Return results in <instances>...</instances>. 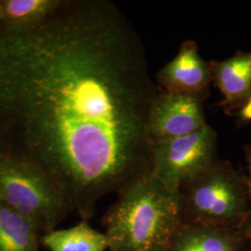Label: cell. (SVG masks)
Returning a JSON list of instances; mask_svg holds the SVG:
<instances>
[{"label":"cell","instance_id":"obj_10","mask_svg":"<svg viewBox=\"0 0 251 251\" xmlns=\"http://www.w3.org/2000/svg\"><path fill=\"white\" fill-rule=\"evenodd\" d=\"M41 243L50 251H108L105 233L95 230L87 221L67 229H55L46 233Z\"/></svg>","mask_w":251,"mask_h":251},{"label":"cell","instance_id":"obj_8","mask_svg":"<svg viewBox=\"0 0 251 251\" xmlns=\"http://www.w3.org/2000/svg\"><path fill=\"white\" fill-rule=\"evenodd\" d=\"M212 84L223 95L218 106L233 116L251 95V51H237L223 61H210Z\"/></svg>","mask_w":251,"mask_h":251},{"label":"cell","instance_id":"obj_9","mask_svg":"<svg viewBox=\"0 0 251 251\" xmlns=\"http://www.w3.org/2000/svg\"><path fill=\"white\" fill-rule=\"evenodd\" d=\"M38 233L29 219L0 200V251H37Z\"/></svg>","mask_w":251,"mask_h":251},{"label":"cell","instance_id":"obj_7","mask_svg":"<svg viewBox=\"0 0 251 251\" xmlns=\"http://www.w3.org/2000/svg\"><path fill=\"white\" fill-rule=\"evenodd\" d=\"M161 92L185 94L205 100L212 84L209 62L204 60L194 40H185L177 55L164 65L156 75Z\"/></svg>","mask_w":251,"mask_h":251},{"label":"cell","instance_id":"obj_13","mask_svg":"<svg viewBox=\"0 0 251 251\" xmlns=\"http://www.w3.org/2000/svg\"><path fill=\"white\" fill-rule=\"evenodd\" d=\"M233 116L237 118V124L242 126L249 124L251 122V97L238 112H236Z\"/></svg>","mask_w":251,"mask_h":251},{"label":"cell","instance_id":"obj_11","mask_svg":"<svg viewBox=\"0 0 251 251\" xmlns=\"http://www.w3.org/2000/svg\"><path fill=\"white\" fill-rule=\"evenodd\" d=\"M165 251H239L231 240L197 226L181 224Z\"/></svg>","mask_w":251,"mask_h":251},{"label":"cell","instance_id":"obj_6","mask_svg":"<svg viewBox=\"0 0 251 251\" xmlns=\"http://www.w3.org/2000/svg\"><path fill=\"white\" fill-rule=\"evenodd\" d=\"M204 102L205 100L197 96L158 90L147 121L150 145L193 134L206 126Z\"/></svg>","mask_w":251,"mask_h":251},{"label":"cell","instance_id":"obj_3","mask_svg":"<svg viewBox=\"0 0 251 251\" xmlns=\"http://www.w3.org/2000/svg\"><path fill=\"white\" fill-rule=\"evenodd\" d=\"M181 223L243 228L251 219L247 176L216 159L179 190Z\"/></svg>","mask_w":251,"mask_h":251},{"label":"cell","instance_id":"obj_15","mask_svg":"<svg viewBox=\"0 0 251 251\" xmlns=\"http://www.w3.org/2000/svg\"><path fill=\"white\" fill-rule=\"evenodd\" d=\"M243 229H244V233H245L247 244L249 247V251H251V219L245 225Z\"/></svg>","mask_w":251,"mask_h":251},{"label":"cell","instance_id":"obj_16","mask_svg":"<svg viewBox=\"0 0 251 251\" xmlns=\"http://www.w3.org/2000/svg\"><path fill=\"white\" fill-rule=\"evenodd\" d=\"M247 184H248V192H249V197L251 201V179L247 177Z\"/></svg>","mask_w":251,"mask_h":251},{"label":"cell","instance_id":"obj_1","mask_svg":"<svg viewBox=\"0 0 251 251\" xmlns=\"http://www.w3.org/2000/svg\"><path fill=\"white\" fill-rule=\"evenodd\" d=\"M144 42L107 0H61L42 21L0 23V158L29 162L89 222L150 171L158 93Z\"/></svg>","mask_w":251,"mask_h":251},{"label":"cell","instance_id":"obj_5","mask_svg":"<svg viewBox=\"0 0 251 251\" xmlns=\"http://www.w3.org/2000/svg\"><path fill=\"white\" fill-rule=\"evenodd\" d=\"M218 134L210 125L193 134L151 146L150 171L179 194L191 179L218 159Z\"/></svg>","mask_w":251,"mask_h":251},{"label":"cell","instance_id":"obj_4","mask_svg":"<svg viewBox=\"0 0 251 251\" xmlns=\"http://www.w3.org/2000/svg\"><path fill=\"white\" fill-rule=\"evenodd\" d=\"M0 200L26 217L44 234L55 230L72 210L46 171L13 158H0Z\"/></svg>","mask_w":251,"mask_h":251},{"label":"cell","instance_id":"obj_14","mask_svg":"<svg viewBox=\"0 0 251 251\" xmlns=\"http://www.w3.org/2000/svg\"><path fill=\"white\" fill-rule=\"evenodd\" d=\"M244 152H245V156H246V160L248 163V167H249V176H247L249 179H251V144L245 145L244 147Z\"/></svg>","mask_w":251,"mask_h":251},{"label":"cell","instance_id":"obj_12","mask_svg":"<svg viewBox=\"0 0 251 251\" xmlns=\"http://www.w3.org/2000/svg\"><path fill=\"white\" fill-rule=\"evenodd\" d=\"M61 0H0V23L22 26L47 17Z\"/></svg>","mask_w":251,"mask_h":251},{"label":"cell","instance_id":"obj_2","mask_svg":"<svg viewBox=\"0 0 251 251\" xmlns=\"http://www.w3.org/2000/svg\"><path fill=\"white\" fill-rule=\"evenodd\" d=\"M102 218L108 251H165L181 223L179 194L151 171L129 181Z\"/></svg>","mask_w":251,"mask_h":251}]
</instances>
